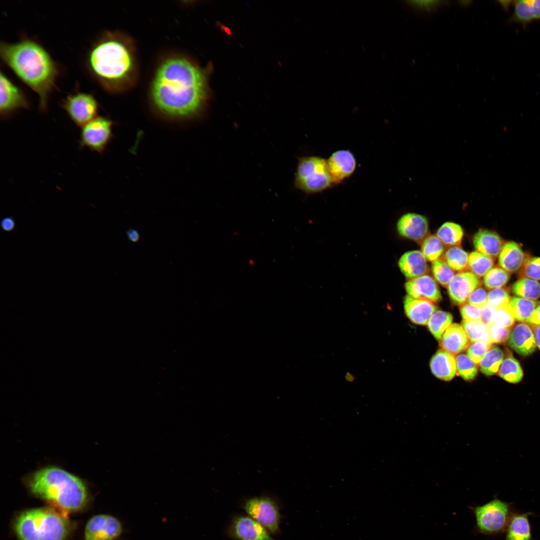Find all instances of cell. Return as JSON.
Returning <instances> with one entry per match:
<instances>
[{
    "mask_svg": "<svg viewBox=\"0 0 540 540\" xmlns=\"http://www.w3.org/2000/svg\"><path fill=\"white\" fill-rule=\"evenodd\" d=\"M212 66L202 68L189 60L173 57L164 60L152 82L150 96L156 108L174 118L196 116L209 96L208 78Z\"/></svg>",
    "mask_w": 540,
    "mask_h": 540,
    "instance_id": "cell-1",
    "label": "cell"
},
{
    "mask_svg": "<svg viewBox=\"0 0 540 540\" xmlns=\"http://www.w3.org/2000/svg\"><path fill=\"white\" fill-rule=\"evenodd\" d=\"M0 54L6 64L37 94L40 110H46L58 72L48 52L36 41L27 38L15 43L2 42Z\"/></svg>",
    "mask_w": 540,
    "mask_h": 540,
    "instance_id": "cell-2",
    "label": "cell"
},
{
    "mask_svg": "<svg viewBox=\"0 0 540 540\" xmlns=\"http://www.w3.org/2000/svg\"><path fill=\"white\" fill-rule=\"evenodd\" d=\"M86 65L92 76L102 86L114 90L130 77L134 62L128 45L116 34L108 33L90 48Z\"/></svg>",
    "mask_w": 540,
    "mask_h": 540,
    "instance_id": "cell-3",
    "label": "cell"
},
{
    "mask_svg": "<svg viewBox=\"0 0 540 540\" xmlns=\"http://www.w3.org/2000/svg\"><path fill=\"white\" fill-rule=\"evenodd\" d=\"M35 496L68 510H76L88 500V491L77 476L56 466H48L32 473L26 479Z\"/></svg>",
    "mask_w": 540,
    "mask_h": 540,
    "instance_id": "cell-4",
    "label": "cell"
},
{
    "mask_svg": "<svg viewBox=\"0 0 540 540\" xmlns=\"http://www.w3.org/2000/svg\"><path fill=\"white\" fill-rule=\"evenodd\" d=\"M68 528L64 517L48 508L25 511L17 518L14 524L20 540H64Z\"/></svg>",
    "mask_w": 540,
    "mask_h": 540,
    "instance_id": "cell-5",
    "label": "cell"
},
{
    "mask_svg": "<svg viewBox=\"0 0 540 540\" xmlns=\"http://www.w3.org/2000/svg\"><path fill=\"white\" fill-rule=\"evenodd\" d=\"M329 174L326 160L316 156H305L299 160L294 184L307 193L322 192L334 184Z\"/></svg>",
    "mask_w": 540,
    "mask_h": 540,
    "instance_id": "cell-6",
    "label": "cell"
},
{
    "mask_svg": "<svg viewBox=\"0 0 540 540\" xmlns=\"http://www.w3.org/2000/svg\"><path fill=\"white\" fill-rule=\"evenodd\" d=\"M473 511L477 529L485 534H494L503 531L510 520L509 504L497 498L474 508Z\"/></svg>",
    "mask_w": 540,
    "mask_h": 540,
    "instance_id": "cell-7",
    "label": "cell"
},
{
    "mask_svg": "<svg viewBox=\"0 0 540 540\" xmlns=\"http://www.w3.org/2000/svg\"><path fill=\"white\" fill-rule=\"evenodd\" d=\"M244 508L248 515L263 526L270 534L280 529L279 507L272 498L266 496H254L245 501Z\"/></svg>",
    "mask_w": 540,
    "mask_h": 540,
    "instance_id": "cell-8",
    "label": "cell"
},
{
    "mask_svg": "<svg viewBox=\"0 0 540 540\" xmlns=\"http://www.w3.org/2000/svg\"><path fill=\"white\" fill-rule=\"evenodd\" d=\"M112 122L108 118L96 116L82 126L80 133V148L102 154L112 137Z\"/></svg>",
    "mask_w": 540,
    "mask_h": 540,
    "instance_id": "cell-9",
    "label": "cell"
},
{
    "mask_svg": "<svg viewBox=\"0 0 540 540\" xmlns=\"http://www.w3.org/2000/svg\"><path fill=\"white\" fill-rule=\"evenodd\" d=\"M62 106L78 126L82 127L98 116V103L90 94L76 92L71 94L63 100Z\"/></svg>",
    "mask_w": 540,
    "mask_h": 540,
    "instance_id": "cell-10",
    "label": "cell"
},
{
    "mask_svg": "<svg viewBox=\"0 0 540 540\" xmlns=\"http://www.w3.org/2000/svg\"><path fill=\"white\" fill-rule=\"evenodd\" d=\"M0 90V114L3 119L8 118L20 110L28 108L29 103L24 93L2 72Z\"/></svg>",
    "mask_w": 540,
    "mask_h": 540,
    "instance_id": "cell-11",
    "label": "cell"
},
{
    "mask_svg": "<svg viewBox=\"0 0 540 540\" xmlns=\"http://www.w3.org/2000/svg\"><path fill=\"white\" fill-rule=\"evenodd\" d=\"M122 531L120 522L108 514H98L88 522L84 530L85 540H114Z\"/></svg>",
    "mask_w": 540,
    "mask_h": 540,
    "instance_id": "cell-12",
    "label": "cell"
},
{
    "mask_svg": "<svg viewBox=\"0 0 540 540\" xmlns=\"http://www.w3.org/2000/svg\"><path fill=\"white\" fill-rule=\"evenodd\" d=\"M228 533L232 538L237 540H274L263 526L248 516H235Z\"/></svg>",
    "mask_w": 540,
    "mask_h": 540,
    "instance_id": "cell-13",
    "label": "cell"
},
{
    "mask_svg": "<svg viewBox=\"0 0 540 540\" xmlns=\"http://www.w3.org/2000/svg\"><path fill=\"white\" fill-rule=\"evenodd\" d=\"M479 284L478 277L473 273L461 272L455 274L448 284V294L454 304L461 306L466 302L470 295Z\"/></svg>",
    "mask_w": 540,
    "mask_h": 540,
    "instance_id": "cell-14",
    "label": "cell"
},
{
    "mask_svg": "<svg viewBox=\"0 0 540 540\" xmlns=\"http://www.w3.org/2000/svg\"><path fill=\"white\" fill-rule=\"evenodd\" d=\"M326 164L334 184H339L349 177L356 168L354 156L348 150L335 152L326 160Z\"/></svg>",
    "mask_w": 540,
    "mask_h": 540,
    "instance_id": "cell-15",
    "label": "cell"
},
{
    "mask_svg": "<svg viewBox=\"0 0 540 540\" xmlns=\"http://www.w3.org/2000/svg\"><path fill=\"white\" fill-rule=\"evenodd\" d=\"M404 288L408 296L418 299L436 302L442 298L440 292L434 280L424 274L406 282Z\"/></svg>",
    "mask_w": 540,
    "mask_h": 540,
    "instance_id": "cell-16",
    "label": "cell"
},
{
    "mask_svg": "<svg viewBox=\"0 0 540 540\" xmlns=\"http://www.w3.org/2000/svg\"><path fill=\"white\" fill-rule=\"evenodd\" d=\"M396 228L401 236L420 241L426 236L428 224L425 216L416 213H407L400 218Z\"/></svg>",
    "mask_w": 540,
    "mask_h": 540,
    "instance_id": "cell-17",
    "label": "cell"
},
{
    "mask_svg": "<svg viewBox=\"0 0 540 540\" xmlns=\"http://www.w3.org/2000/svg\"><path fill=\"white\" fill-rule=\"evenodd\" d=\"M508 341L509 346L522 356L532 354L536 348L533 330L524 322L519 323L513 328Z\"/></svg>",
    "mask_w": 540,
    "mask_h": 540,
    "instance_id": "cell-18",
    "label": "cell"
},
{
    "mask_svg": "<svg viewBox=\"0 0 540 540\" xmlns=\"http://www.w3.org/2000/svg\"><path fill=\"white\" fill-rule=\"evenodd\" d=\"M404 304L406 316L413 323L420 325H426L438 308L434 302L408 295L404 298Z\"/></svg>",
    "mask_w": 540,
    "mask_h": 540,
    "instance_id": "cell-19",
    "label": "cell"
},
{
    "mask_svg": "<svg viewBox=\"0 0 540 540\" xmlns=\"http://www.w3.org/2000/svg\"><path fill=\"white\" fill-rule=\"evenodd\" d=\"M442 350L453 356L465 350L469 346V340L463 327L458 324H451L440 340Z\"/></svg>",
    "mask_w": 540,
    "mask_h": 540,
    "instance_id": "cell-20",
    "label": "cell"
},
{
    "mask_svg": "<svg viewBox=\"0 0 540 540\" xmlns=\"http://www.w3.org/2000/svg\"><path fill=\"white\" fill-rule=\"evenodd\" d=\"M398 266L403 274L411 279L424 275L428 269L426 258L422 252L417 250L402 254L398 260Z\"/></svg>",
    "mask_w": 540,
    "mask_h": 540,
    "instance_id": "cell-21",
    "label": "cell"
},
{
    "mask_svg": "<svg viewBox=\"0 0 540 540\" xmlns=\"http://www.w3.org/2000/svg\"><path fill=\"white\" fill-rule=\"evenodd\" d=\"M526 259L520 245L514 242H508L502 248L498 256V262L502 268L508 273H512L522 268Z\"/></svg>",
    "mask_w": 540,
    "mask_h": 540,
    "instance_id": "cell-22",
    "label": "cell"
},
{
    "mask_svg": "<svg viewBox=\"0 0 540 540\" xmlns=\"http://www.w3.org/2000/svg\"><path fill=\"white\" fill-rule=\"evenodd\" d=\"M432 373L445 381L452 380L456 372V359L454 356L441 349L433 356L430 362Z\"/></svg>",
    "mask_w": 540,
    "mask_h": 540,
    "instance_id": "cell-23",
    "label": "cell"
},
{
    "mask_svg": "<svg viewBox=\"0 0 540 540\" xmlns=\"http://www.w3.org/2000/svg\"><path fill=\"white\" fill-rule=\"evenodd\" d=\"M473 244L476 251L492 258L498 256L503 246V242L495 232L480 230L474 235Z\"/></svg>",
    "mask_w": 540,
    "mask_h": 540,
    "instance_id": "cell-24",
    "label": "cell"
},
{
    "mask_svg": "<svg viewBox=\"0 0 540 540\" xmlns=\"http://www.w3.org/2000/svg\"><path fill=\"white\" fill-rule=\"evenodd\" d=\"M514 2L510 22L520 23L526 28L534 20H540V0H518Z\"/></svg>",
    "mask_w": 540,
    "mask_h": 540,
    "instance_id": "cell-25",
    "label": "cell"
},
{
    "mask_svg": "<svg viewBox=\"0 0 540 540\" xmlns=\"http://www.w3.org/2000/svg\"><path fill=\"white\" fill-rule=\"evenodd\" d=\"M507 527L506 540H530V527L527 514L513 516Z\"/></svg>",
    "mask_w": 540,
    "mask_h": 540,
    "instance_id": "cell-26",
    "label": "cell"
},
{
    "mask_svg": "<svg viewBox=\"0 0 540 540\" xmlns=\"http://www.w3.org/2000/svg\"><path fill=\"white\" fill-rule=\"evenodd\" d=\"M540 304L536 300L514 297L510 298L508 308L515 320L521 322H528L534 311Z\"/></svg>",
    "mask_w": 540,
    "mask_h": 540,
    "instance_id": "cell-27",
    "label": "cell"
},
{
    "mask_svg": "<svg viewBox=\"0 0 540 540\" xmlns=\"http://www.w3.org/2000/svg\"><path fill=\"white\" fill-rule=\"evenodd\" d=\"M498 372L500 378L511 384L520 382L524 375L519 362L512 356L504 359Z\"/></svg>",
    "mask_w": 540,
    "mask_h": 540,
    "instance_id": "cell-28",
    "label": "cell"
},
{
    "mask_svg": "<svg viewBox=\"0 0 540 540\" xmlns=\"http://www.w3.org/2000/svg\"><path fill=\"white\" fill-rule=\"evenodd\" d=\"M504 358V354L499 348L492 347L484 355L479 363L480 371L486 376L497 372Z\"/></svg>",
    "mask_w": 540,
    "mask_h": 540,
    "instance_id": "cell-29",
    "label": "cell"
},
{
    "mask_svg": "<svg viewBox=\"0 0 540 540\" xmlns=\"http://www.w3.org/2000/svg\"><path fill=\"white\" fill-rule=\"evenodd\" d=\"M512 291L518 297L536 300L540 298V283L534 280L522 278L514 283Z\"/></svg>",
    "mask_w": 540,
    "mask_h": 540,
    "instance_id": "cell-30",
    "label": "cell"
},
{
    "mask_svg": "<svg viewBox=\"0 0 540 540\" xmlns=\"http://www.w3.org/2000/svg\"><path fill=\"white\" fill-rule=\"evenodd\" d=\"M464 232L462 227L452 222H446L438 229L436 236L447 246H456L462 242Z\"/></svg>",
    "mask_w": 540,
    "mask_h": 540,
    "instance_id": "cell-31",
    "label": "cell"
},
{
    "mask_svg": "<svg viewBox=\"0 0 540 540\" xmlns=\"http://www.w3.org/2000/svg\"><path fill=\"white\" fill-rule=\"evenodd\" d=\"M452 320L451 314L442 310H436L430 317L427 324L429 330L434 336L440 340L444 332L450 326Z\"/></svg>",
    "mask_w": 540,
    "mask_h": 540,
    "instance_id": "cell-32",
    "label": "cell"
},
{
    "mask_svg": "<svg viewBox=\"0 0 540 540\" xmlns=\"http://www.w3.org/2000/svg\"><path fill=\"white\" fill-rule=\"evenodd\" d=\"M462 326L469 340L472 342L482 341L492 344L490 340L488 326L484 324L481 320H463Z\"/></svg>",
    "mask_w": 540,
    "mask_h": 540,
    "instance_id": "cell-33",
    "label": "cell"
},
{
    "mask_svg": "<svg viewBox=\"0 0 540 540\" xmlns=\"http://www.w3.org/2000/svg\"><path fill=\"white\" fill-rule=\"evenodd\" d=\"M493 258L478 251L469 254L468 267L477 277L484 276L494 266Z\"/></svg>",
    "mask_w": 540,
    "mask_h": 540,
    "instance_id": "cell-34",
    "label": "cell"
},
{
    "mask_svg": "<svg viewBox=\"0 0 540 540\" xmlns=\"http://www.w3.org/2000/svg\"><path fill=\"white\" fill-rule=\"evenodd\" d=\"M469 254L461 248L452 246L444 254V260L456 271H462L468 266Z\"/></svg>",
    "mask_w": 540,
    "mask_h": 540,
    "instance_id": "cell-35",
    "label": "cell"
},
{
    "mask_svg": "<svg viewBox=\"0 0 540 540\" xmlns=\"http://www.w3.org/2000/svg\"><path fill=\"white\" fill-rule=\"evenodd\" d=\"M444 250L443 242L435 235L425 238L422 245V252L426 260L434 262L438 259Z\"/></svg>",
    "mask_w": 540,
    "mask_h": 540,
    "instance_id": "cell-36",
    "label": "cell"
},
{
    "mask_svg": "<svg viewBox=\"0 0 540 540\" xmlns=\"http://www.w3.org/2000/svg\"><path fill=\"white\" fill-rule=\"evenodd\" d=\"M508 272L500 267H495L490 269L484 276V282L486 288L494 289L502 288L510 280Z\"/></svg>",
    "mask_w": 540,
    "mask_h": 540,
    "instance_id": "cell-37",
    "label": "cell"
},
{
    "mask_svg": "<svg viewBox=\"0 0 540 540\" xmlns=\"http://www.w3.org/2000/svg\"><path fill=\"white\" fill-rule=\"evenodd\" d=\"M432 270L435 280L444 286H448L454 276V270L444 260L441 259L432 262Z\"/></svg>",
    "mask_w": 540,
    "mask_h": 540,
    "instance_id": "cell-38",
    "label": "cell"
},
{
    "mask_svg": "<svg viewBox=\"0 0 540 540\" xmlns=\"http://www.w3.org/2000/svg\"><path fill=\"white\" fill-rule=\"evenodd\" d=\"M456 372L466 380H473L478 373L476 364L465 354H458L456 358Z\"/></svg>",
    "mask_w": 540,
    "mask_h": 540,
    "instance_id": "cell-39",
    "label": "cell"
},
{
    "mask_svg": "<svg viewBox=\"0 0 540 540\" xmlns=\"http://www.w3.org/2000/svg\"><path fill=\"white\" fill-rule=\"evenodd\" d=\"M510 298L506 289L502 288H494L488 294V304L494 308L507 307Z\"/></svg>",
    "mask_w": 540,
    "mask_h": 540,
    "instance_id": "cell-40",
    "label": "cell"
},
{
    "mask_svg": "<svg viewBox=\"0 0 540 540\" xmlns=\"http://www.w3.org/2000/svg\"><path fill=\"white\" fill-rule=\"evenodd\" d=\"M520 269V276L522 278L540 280V257L526 258Z\"/></svg>",
    "mask_w": 540,
    "mask_h": 540,
    "instance_id": "cell-41",
    "label": "cell"
},
{
    "mask_svg": "<svg viewBox=\"0 0 540 540\" xmlns=\"http://www.w3.org/2000/svg\"><path fill=\"white\" fill-rule=\"evenodd\" d=\"M488 326L490 340L492 344H503L509 338L510 328L502 326L492 322Z\"/></svg>",
    "mask_w": 540,
    "mask_h": 540,
    "instance_id": "cell-42",
    "label": "cell"
},
{
    "mask_svg": "<svg viewBox=\"0 0 540 540\" xmlns=\"http://www.w3.org/2000/svg\"><path fill=\"white\" fill-rule=\"evenodd\" d=\"M492 348V344L480 341L472 342L467 349V355L476 364H479L482 357Z\"/></svg>",
    "mask_w": 540,
    "mask_h": 540,
    "instance_id": "cell-43",
    "label": "cell"
},
{
    "mask_svg": "<svg viewBox=\"0 0 540 540\" xmlns=\"http://www.w3.org/2000/svg\"><path fill=\"white\" fill-rule=\"evenodd\" d=\"M515 319L508 308V306L495 308L494 322L504 327L511 328L514 324Z\"/></svg>",
    "mask_w": 540,
    "mask_h": 540,
    "instance_id": "cell-44",
    "label": "cell"
},
{
    "mask_svg": "<svg viewBox=\"0 0 540 540\" xmlns=\"http://www.w3.org/2000/svg\"><path fill=\"white\" fill-rule=\"evenodd\" d=\"M446 1L428 0V1H406L408 5L414 8L428 12L435 11L438 8L445 4Z\"/></svg>",
    "mask_w": 540,
    "mask_h": 540,
    "instance_id": "cell-45",
    "label": "cell"
},
{
    "mask_svg": "<svg viewBox=\"0 0 540 540\" xmlns=\"http://www.w3.org/2000/svg\"><path fill=\"white\" fill-rule=\"evenodd\" d=\"M467 302L470 305L482 308L488 304V294L482 287L476 288L470 295Z\"/></svg>",
    "mask_w": 540,
    "mask_h": 540,
    "instance_id": "cell-46",
    "label": "cell"
},
{
    "mask_svg": "<svg viewBox=\"0 0 540 540\" xmlns=\"http://www.w3.org/2000/svg\"><path fill=\"white\" fill-rule=\"evenodd\" d=\"M460 314L464 320H481L482 308L464 303L460 308Z\"/></svg>",
    "mask_w": 540,
    "mask_h": 540,
    "instance_id": "cell-47",
    "label": "cell"
},
{
    "mask_svg": "<svg viewBox=\"0 0 540 540\" xmlns=\"http://www.w3.org/2000/svg\"><path fill=\"white\" fill-rule=\"evenodd\" d=\"M495 308L487 304L482 308L481 320L486 325L488 326L493 321Z\"/></svg>",
    "mask_w": 540,
    "mask_h": 540,
    "instance_id": "cell-48",
    "label": "cell"
},
{
    "mask_svg": "<svg viewBox=\"0 0 540 540\" xmlns=\"http://www.w3.org/2000/svg\"><path fill=\"white\" fill-rule=\"evenodd\" d=\"M0 228L4 232H12L16 228V222L12 216H6L0 220Z\"/></svg>",
    "mask_w": 540,
    "mask_h": 540,
    "instance_id": "cell-49",
    "label": "cell"
},
{
    "mask_svg": "<svg viewBox=\"0 0 540 540\" xmlns=\"http://www.w3.org/2000/svg\"><path fill=\"white\" fill-rule=\"evenodd\" d=\"M528 322L534 326H540V304L534 311Z\"/></svg>",
    "mask_w": 540,
    "mask_h": 540,
    "instance_id": "cell-50",
    "label": "cell"
},
{
    "mask_svg": "<svg viewBox=\"0 0 540 540\" xmlns=\"http://www.w3.org/2000/svg\"><path fill=\"white\" fill-rule=\"evenodd\" d=\"M126 234L128 240L133 242H138L140 240L139 232L134 229L130 228L128 230Z\"/></svg>",
    "mask_w": 540,
    "mask_h": 540,
    "instance_id": "cell-51",
    "label": "cell"
},
{
    "mask_svg": "<svg viewBox=\"0 0 540 540\" xmlns=\"http://www.w3.org/2000/svg\"><path fill=\"white\" fill-rule=\"evenodd\" d=\"M533 332L536 346L540 350V326H534Z\"/></svg>",
    "mask_w": 540,
    "mask_h": 540,
    "instance_id": "cell-52",
    "label": "cell"
},
{
    "mask_svg": "<svg viewBox=\"0 0 540 540\" xmlns=\"http://www.w3.org/2000/svg\"><path fill=\"white\" fill-rule=\"evenodd\" d=\"M458 2H459V4L461 6H464V7H466V6H468L472 2V0H462V1H459Z\"/></svg>",
    "mask_w": 540,
    "mask_h": 540,
    "instance_id": "cell-53",
    "label": "cell"
}]
</instances>
